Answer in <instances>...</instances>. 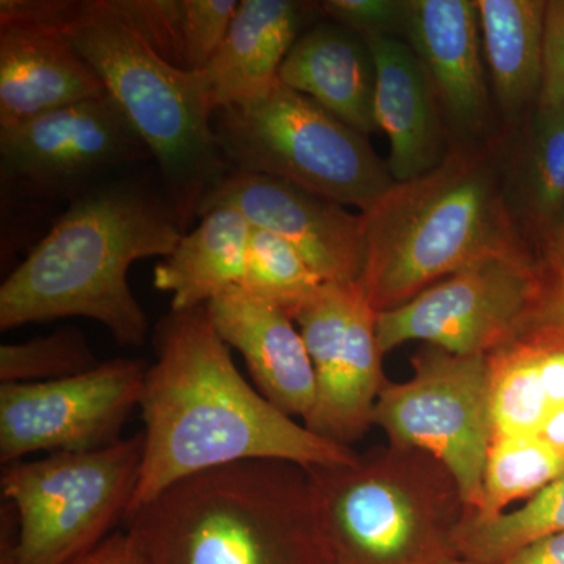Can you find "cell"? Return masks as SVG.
<instances>
[{
  "instance_id": "obj_1",
  "label": "cell",
  "mask_w": 564,
  "mask_h": 564,
  "mask_svg": "<svg viewBox=\"0 0 564 564\" xmlns=\"http://www.w3.org/2000/svg\"><path fill=\"white\" fill-rule=\"evenodd\" d=\"M154 350L140 395L143 463L131 513L176 481L215 467L278 459L311 469L358 456L282 413L248 383L207 306L165 315L155 326Z\"/></svg>"
},
{
  "instance_id": "obj_2",
  "label": "cell",
  "mask_w": 564,
  "mask_h": 564,
  "mask_svg": "<svg viewBox=\"0 0 564 564\" xmlns=\"http://www.w3.org/2000/svg\"><path fill=\"white\" fill-rule=\"evenodd\" d=\"M182 236L169 198L144 182L95 185L3 281L0 329L85 317L106 326L122 347H141L150 322L129 285V269L172 254Z\"/></svg>"
},
{
  "instance_id": "obj_3",
  "label": "cell",
  "mask_w": 564,
  "mask_h": 564,
  "mask_svg": "<svg viewBox=\"0 0 564 564\" xmlns=\"http://www.w3.org/2000/svg\"><path fill=\"white\" fill-rule=\"evenodd\" d=\"M143 564H332L310 475L251 459L176 481L126 518Z\"/></svg>"
},
{
  "instance_id": "obj_4",
  "label": "cell",
  "mask_w": 564,
  "mask_h": 564,
  "mask_svg": "<svg viewBox=\"0 0 564 564\" xmlns=\"http://www.w3.org/2000/svg\"><path fill=\"white\" fill-rule=\"evenodd\" d=\"M361 214L359 282L377 313L410 303L486 252L525 240L508 209L496 154L473 144H455L432 172L393 182Z\"/></svg>"
},
{
  "instance_id": "obj_5",
  "label": "cell",
  "mask_w": 564,
  "mask_h": 564,
  "mask_svg": "<svg viewBox=\"0 0 564 564\" xmlns=\"http://www.w3.org/2000/svg\"><path fill=\"white\" fill-rule=\"evenodd\" d=\"M66 36L99 74L106 90L159 163L165 196L182 229L229 172L214 129V106L203 70L163 61L111 0H82Z\"/></svg>"
},
{
  "instance_id": "obj_6",
  "label": "cell",
  "mask_w": 564,
  "mask_h": 564,
  "mask_svg": "<svg viewBox=\"0 0 564 564\" xmlns=\"http://www.w3.org/2000/svg\"><path fill=\"white\" fill-rule=\"evenodd\" d=\"M332 564H441L458 556L469 513L440 459L380 445L355 462L306 469Z\"/></svg>"
},
{
  "instance_id": "obj_7",
  "label": "cell",
  "mask_w": 564,
  "mask_h": 564,
  "mask_svg": "<svg viewBox=\"0 0 564 564\" xmlns=\"http://www.w3.org/2000/svg\"><path fill=\"white\" fill-rule=\"evenodd\" d=\"M141 463L139 433L98 451L7 464L0 564H68L98 547L131 513Z\"/></svg>"
},
{
  "instance_id": "obj_8",
  "label": "cell",
  "mask_w": 564,
  "mask_h": 564,
  "mask_svg": "<svg viewBox=\"0 0 564 564\" xmlns=\"http://www.w3.org/2000/svg\"><path fill=\"white\" fill-rule=\"evenodd\" d=\"M212 129L231 172L288 181L361 212L393 184L367 135L280 80L258 98L215 111Z\"/></svg>"
},
{
  "instance_id": "obj_9",
  "label": "cell",
  "mask_w": 564,
  "mask_h": 564,
  "mask_svg": "<svg viewBox=\"0 0 564 564\" xmlns=\"http://www.w3.org/2000/svg\"><path fill=\"white\" fill-rule=\"evenodd\" d=\"M547 292L530 243L505 245L436 282L410 303L378 313V340L384 355L421 340L455 355L489 356L524 332L540 313Z\"/></svg>"
},
{
  "instance_id": "obj_10",
  "label": "cell",
  "mask_w": 564,
  "mask_h": 564,
  "mask_svg": "<svg viewBox=\"0 0 564 564\" xmlns=\"http://www.w3.org/2000/svg\"><path fill=\"white\" fill-rule=\"evenodd\" d=\"M413 377L388 383L373 425L389 444L434 456L454 474L469 511L484 502V475L494 440L488 356H463L423 344Z\"/></svg>"
},
{
  "instance_id": "obj_11",
  "label": "cell",
  "mask_w": 564,
  "mask_h": 564,
  "mask_svg": "<svg viewBox=\"0 0 564 564\" xmlns=\"http://www.w3.org/2000/svg\"><path fill=\"white\" fill-rule=\"evenodd\" d=\"M292 318L315 375L313 413L303 423L323 440L350 447L373 425L375 406L389 383L378 313L361 282H323Z\"/></svg>"
},
{
  "instance_id": "obj_12",
  "label": "cell",
  "mask_w": 564,
  "mask_h": 564,
  "mask_svg": "<svg viewBox=\"0 0 564 564\" xmlns=\"http://www.w3.org/2000/svg\"><path fill=\"white\" fill-rule=\"evenodd\" d=\"M147 370L139 359L115 358L62 380L0 384L3 466L36 452H91L121 441Z\"/></svg>"
},
{
  "instance_id": "obj_13",
  "label": "cell",
  "mask_w": 564,
  "mask_h": 564,
  "mask_svg": "<svg viewBox=\"0 0 564 564\" xmlns=\"http://www.w3.org/2000/svg\"><path fill=\"white\" fill-rule=\"evenodd\" d=\"M150 155L109 93L0 129L2 182L31 196L77 198L111 170Z\"/></svg>"
},
{
  "instance_id": "obj_14",
  "label": "cell",
  "mask_w": 564,
  "mask_h": 564,
  "mask_svg": "<svg viewBox=\"0 0 564 564\" xmlns=\"http://www.w3.org/2000/svg\"><path fill=\"white\" fill-rule=\"evenodd\" d=\"M234 207L254 228L280 236L323 282H359L366 263L362 214L344 204L265 174L231 172L204 198L198 217Z\"/></svg>"
},
{
  "instance_id": "obj_15",
  "label": "cell",
  "mask_w": 564,
  "mask_h": 564,
  "mask_svg": "<svg viewBox=\"0 0 564 564\" xmlns=\"http://www.w3.org/2000/svg\"><path fill=\"white\" fill-rule=\"evenodd\" d=\"M206 306L223 343L243 356L254 388L282 413L306 421L315 403L314 366L291 315L240 285Z\"/></svg>"
},
{
  "instance_id": "obj_16",
  "label": "cell",
  "mask_w": 564,
  "mask_h": 564,
  "mask_svg": "<svg viewBox=\"0 0 564 564\" xmlns=\"http://www.w3.org/2000/svg\"><path fill=\"white\" fill-rule=\"evenodd\" d=\"M404 33L429 73L444 118L463 135L488 121L489 93L475 0H410Z\"/></svg>"
},
{
  "instance_id": "obj_17",
  "label": "cell",
  "mask_w": 564,
  "mask_h": 564,
  "mask_svg": "<svg viewBox=\"0 0 564 564\" xmlns=\"http://www.w3.org/2000/svg\"><path fill=\"white\" fill-rule=\"evenodd\" d=\"M372 51L375 121L388 133L393 182L432 172L447 155L444 113L429 73L410 44L397 36L364 39Z\"/></svg>"
},
{
  "instance_id": "obj_18",
  "label": "cell",
  "mask_w": 564,
  "mask_h": 564,
  "mask_svg": "<svg viewBox=\"0 0 564 564\" xmlns=\"http://www.w3.org/2000/svg\"><path fill=\"white\" fill-rule=\"evenodd\" d=\"M106 93L99 74L65 33L0 29V129Z\"/></svg>"
},
{
  "instance_id": "obj_19",
  "label": "cell",
  "mask_w": 564,
  "mask_h": 564,
  "mask_svg": "<svg viewBox=\"0 0 564 564\" xmlns=\"http://www.w3.org/2000/svg\"><path fill=\"white\" fill-rule=\"evenodd\" d=\"M278 80L364 135L378 131L372 51L350 29L329 21L304 33L282 63Z\"/></svg>"
},
{
  "instance_id": "obj_20",
  "label": "cell",
  "mask_w": 564,
  "mask_h": 564,
  "mask_svg": "<svg viewBox=\"0 0 564 564\" xmlns=\"http://www.w3.org/2000/svg\"><path fill=\"white\" fill-rule=\"evenodd\" d=\"M307 3L242 0L220 50L203 70L214 110L250 101L269 90L299 41Z\"/></svg>"
},
{
  "instance_id": "obj_21",
  "label": "cell",
  "mask_w": 564,
  "mask_h": 564,
  "mask_svg": "<svg viewBox=\"0 0 564 564\" xmlns=\"http://www.w3.org/2000/svg\"><path fill=\"white\" fill-rule=\"evenodd\" d=\"M250 234V221L234 207L204 212L199 225L155 267L154 288L172 293V311L206 306L242 284Z\"/></svg>"
},
{
  "instance_id": "obj_22",
  "label": "cell",
  "mask_w": 564,
  "mask_h": 564,
  "mask_svg": "<svg viewBox=\"0 0 564 564\" xmlns=\"http://www.w3.org/2000/svg\"><path fill=\"white\" fill-rule=\"evenodd\" d=\"M494 96L508 121L536 107L543 77L545 0H477Z\"/></svg>"
},
{
  "instance_id": "obj_23",
  "label": "cell",
  "mask_w": 564,
  "mask_h": 564,
  "mask_svg": "<svg viewBox=\"0 0 564 564\" xmlns=\"http://www.w3.org/2000/svg\"><path fill=\"white\" fill-rule=\"evenodd\" d=\"M505 196L519 232L536 247L564 202L563 118L534 109Z\"/></svg>"
},
{
  "instance_id": "obj_24",
  "label": "cell",
  "mask_w": 564,
  "mask_h": 564,
  "mask_svg": "<svg viewBox=\"0 0 564 564\" xmlns=\"http://www.w3.org/2000/svg\"><path fill=\"white\" fill-rule=\"evenodd\" d=\"M494 436H538L552 414L541 377V340L532 326L488 356Z\"/></svg>"
},
{
  "instance_id": "obj_25",
  "label": "cell",
  "mask_w": 564,
  "mask_h": 564,
  "mask_svg": "<svg viewBox=\"0 0 564 564\" xmlns=\"http://www.w3.org/2000/svg\"><path fill=\"white\" fill-rule=\"evenodd\" d=\"M564 532V475L534 494L518 510L491 519L467 513L458 534L456 552L477 564H502L534 541Z\"/></svg>"
},
{
  "instance_id": "obj_26",
  "label": "cell",
  "mask_w": 564,
  "mask_h": 564,
  "mask_svg": "<svg viewBox=\"0 0 564 564\" xmlns=\"http://www.w3.org/2000/svg\"><path fill=\"white\" fill-rule=\"evenodd\" d=\"M564 475V454L540 436H494L486 459L484 502L474 518L491 519L511 503L532 499Z\"/></svg>"
},
{
  "instance_id": "obj_27",
  "label": "cell",
  "mask_w": 564,
  "mask_h": 564,
  "mask_svg": "<svg viewBox=\"0 0 564 564\" xmlns=\"http://www.w3.org/2000/svg\"><path fill=\"white\" fill-rule=\"evenodd\" d=\"M323 284L302 254L276 234L251 226L242 284L245 291L289 315Z\"/></svg>"
},
{
  "instance_id": "obj_28",
  "label": "cell",
  "mask_w": 564,
  "mask_h": 564,
  "mask_svg": "<svg viewBox=\"0 0 564 564\" xmlns=\"http://www.w3.org/2000/svg\"><path fill=\"white\" fill-rule=\"evenodd\" d=\"M87 337L65 326L21 344L0 347V383H41L88 372L99 366Z\"/></svg>"
},
{
  "instance_id": "obj_29",
  "label": "cell",
  "mask_w": 564,
  "mask_h": 564,
  "mask_svg": "<svg viewBox=\"0 0 564 564\" xmlns=\"http://www.w3.org/2000/svg\"><path fill=\"white\" fill-rule=\"evenodd\" d=\"M137 33L176 68L187 70L185 0H111Z\"/></svg>"
},
{
  "instance_id": "obj_30",
  "label": "cell",
  "mask_w": 564,
  "mask_h": 564,
  "mask_svg": "<svg viewBox=\"0 0 564 564\" xmlns=\"http://www.w3.org/2000/svg\"><path fill=\"white\" fill-rule=\"evenodd\" d=\"M236 0H185L187 70H204L231 28Z\"/></svg>"
},
{
  "instance_id": "obj_31",
  "label": "cell",
  "mask_w": 564,
  "mask_h": 564,
  "mask_svg": "<svg viewBox=\"0 0 564 564\" xmlns=\"http://www.w3.org/2000/svg\"><path fill=\"white\" fill-rule=\"evenodd\" d=\"M406 6L400 0H326L318 3V9L362 39H372L395 36L393 31L404 32Z\"/></svg>"
},
{
  "instance_id": "obj_32",
  "label": "cell",
  "mask_w": 564,
  "mask_h": 564,
  "mask_svg": "<svg viewBox=\"0 0 564 564\" xmlns=\"http://www.w3.org/2000/svg\"><path fill=\"white\" fill-rule=\"evenodd\" d=\"M534 109L564 120V0H547L543 77Z\"/></svg>"
},
{
  "instance_id": "obj_33",
  "label": "cell",
  "mask_w": 564,
  "mask_h": 564,
  "mask_svg": "<svg viewBox=\"0 0 564 564\" xmlns=\"http://www.w3.org/2000/svg\"><path fill=\"white\" fill-rule=\"evenodd\" d=\"M549 291L564 289V202L534 247Z\"/></svg>"
},
{
  "instance_id": "obj_34",
  "label": "cell",
  "mask_w": 564,
  "mask_h": 564,
  "mask_svg": "<svg viewBox=\"0 0 564 564\" xmlns=\"http://www.w3.org/2000/svg\"><path fill=\"white\" fill-rule=\"evenodd\" d=\"M68 564H143L139 549L132 538L122 530L107 538L102 544L93 549L87 555L74 560Z\"/></svg>"
},
{
  "instance_id": "obj_35",
  "label": "cell",
  "mask_w": 564,
  "mask_h": 564,
  "mask_svg": "<svg viewBox=\"0 0 564 564\" xmlns=\"http://www.w3.org/2000/svg\"><path fill=\"white\" fill-rule=\"evenodd\" d=\"M502 564H564V532L525 545Z\"/></svg>"
},
{
  "instance_id": "obj_36",
  "label": "cell",
  "mask_w": 564,
  "mask_h": 564,
  "mask_svg": "<svg viewBox=\"0 0 564 564\" xmlns=\"http://www.w3.org/2000/svg\"><path fill=\"white\" fill-rule=\"evenodd\" d=\"M533 321L547 325L564 339V289L547 292L544 304Z\"/></svg>"
},
{
  "instance_id": "obj_37",
  "label": "cell",
  "mask_w": 564,
  "mask_h": 564,
  "mask_svg": "<svg viewBox=\"0 0 564 564\" xmlns=\"http://www.w3.org/2000/svg\"><path fill=\"white\" fill-rule=\"evenodd\" d=\"M538 436L564 454V406L556 408L554 413L549 415Z\"/></svg>"
},
{
  "instance_id": "obj_38",
  "label": "cell",
  "mask_w": 564,
  "mask_h": 564,
  "mask_svg": "<svg viewBox=\"0 0 564 564\" xmlns=\"http://www.w3.org/2000/svg\"><path fill=\"white\" fill-rule=\"evenodd\" d=\"M441 564H477V563L469 562V560H464V558H462V556H454V558L445 560V562L441 563Z\"/></svg>"
}]
</instances>
